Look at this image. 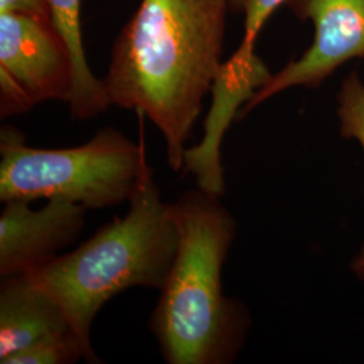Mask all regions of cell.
Listing matches in <instances>:
<instances>
[{"mask_svg":"<svg viewBox=\"0 0 364 364\" xmlns=\"http://www.w3.org/2000/svg\"><path fill=\"white\" fill-rule=\"evenodd\" d=\"M340 134L346 139H355L364 151V82L352 72L341 84L338 93ZM352 272L364 282V246L352 260Z\"/></svg>","mask_w":364,"mask_h":364,"instance_id":"8fae6325","label":"cell"},{"mask_svg":"<svg viewBox=\"0 0 364 364\" xmlns=\"http://www.w3.org/2000/svg\"><path fill=\"white\" fill-rule=\"evenodd\" d=\"M169 208L178 245L151 331L168 363H230L247 329L243 306L224 296L221 284L236 223L220 196L201 189L183 193Z\"/></svg>","mask_w":364,"mask_h":364,"instance_id":"7a4b0ae2","label":"cell"},{"mask_svg":"<svg viewBox=\"0 0 364 364\" xmlns=\"http://www.w3.org/2000/svg\"><path fill=\"white\" fill-rule=\"evenodd\" d=\"M52 23L65 41L73 61V88L68 102L72 117L88 120L100 115L109 107L105 81L92 73L88 65L82 28L81 0H48Z\"/></svg>","mask_w":364,"mask_h":364,"instance_id":"30bf717a","label":"cell"},{"mask_svg":"<svg viewBox=\"0 0 364 364\" xmlns=\"http://www.w3.org/2000/svg\"><path fill=\"white\" fill-rule=\"evenodd\" d=\"M129 203L124 218L102 227L75 251L28 272L63 305L88 363H100L91 343L99 311L130 287L161 290L176 257L177 227L149 164Z\"/></svg>","mask_w":364,"mask_h":364,"instance_id":"3957f363","label":"cell"},{"mask_svg":"<svg viewBox=\"0 0 364 364\" xmlns=\"http://www.w3.org/2000/svg\"><path fill=\"white\" fill-rule=\"evenodd\" d=\"M6 13L26 14L52 21L48 0H0V14Z\"/></svg>","mask_w":364,"mask_h":364,"instance_id":"5bb4252c","label":"cell"},{"mask_svg":"<svg viewBox=\"0 0 364 364\" xmlns=\"http://www.w3.org/2000/svg\"><path fill=\"white\" fill-rule=\"evenodd\" d=\"M80 359H85L82 346L73 332H66L16 352L1 364H69Z\"/></svg>","mask_w":364,"mask_h":364,"instance_id":"7c38bea8","label":"cell"},{"mask_svg":"<svg viewBox=\"0 0 364 364\" xmlns=\"http://www.w3.org/2000/svg\"><path fill=\"white\" fill-rule=\"evenodd\" d=\"M0 201L60 198L87 209L130 201L147 165L144 131L135 144L114 129L68 149H37L21 131L0 132Z\"/></svg>","mask_w":364,"mask_h":364,"instance_id":"277c9868","label":"cell"},{"mask_svg":"<svg viewBox=\"0 0 364 364\" xmlns=\"http://www.w3.org/2000/svg\"><path fill=\"white\" fill-rule=\"evenodd\" d=\"M285 1L287 0H248L245 9V37L240 45L254 48L262 27Z\"/></svg>","mask_w":364,"mask_h":364,"instance_id":"4fadbf2b","label":"cell"},{"mask_svg":"<svg viewBox=\"0 0 364 364\" xmlns=\"http://www.w3.org/2000/svg\"><path fill=\"white\" fill-rule=\"evenodd\" d=\"M66 332H73V329L63 305L31 274L3 278L0 287V363L38 341Z\"/></svg>","mask_w":364,"mask_h":364,"instance_id":"9c48e42d","label":"cell"},{"mask_svg":"<svg viewBox=\"0 0 364 364\" xmlns=\"http://www.w3.org/2000/svg\"><path fill=\"white\" fill-rule=\"evenodd\" d=\"M270 77L272 73L254 48L240 45L234 55L223 63L210 91L212 105L205 120L204 138L201 144L186 149L183 156V166L195 176L198 189L212 195L224 193L220 161L223 135L252 95Z\"/></svg>","mask_w":364,"mask_h":364,"instance_id":"ba28073f","label":"cell"},{"mask_svg":"<svg viewBox=\"0 0 364 364\" xmlns=\"http://www.w3.org/2000/svg\"><path fill=\"white\" fill-rule=\"evenodd\" d=\"M248 0H228L230 9L234 13H245V9L247 6Z\"/></svg>","mask_w":364,"mask_h":364,"instance_id":"9a60e30c","label":"cell"},{"mask_svg":"<svg viewBox=\"0 0 364 364\" xmlns=\"http://www.w3.org/2000/svg\"><path fill=\"white\" fill-rule=\"evenodd\" d=\"M73 61L52 21L26 14H0V115H21L34 105L68 103Z\"/></svg>","mask_w":364,"mask_h":364,"instance_id":"5b68a950","label":"cell"},{"mask_svg":"<svg viewBox=\"0 0 364 364\" xmlns=\"http://www.w3.org/2000/svg\"><path fill=\"white\" fill-rule=\"evenodd\" d=\"M287 4L301 21L312 22V45L272 75L239 111L237 119L290 88L316 90L340 66L364 58V0H287Z\"/></svg>","mask_w":364,"mask_h":364,"instance_id":"8992f818","label":"cell"},{"mask_svg":"<svg viewBox=\"0 0 364 364\" xmlns=\"http://www.w3.org/2000/svg\"><path fill=\"white\" fill-rule=\"evenodd\" d=\"M228 10V0H142L112 48L103 78L109 105L156 126L177 171L220 73Z\"/></svg>","mask_w":364,"mask_h":364,"instance_id":"6da1fadb","label":"cell"},{"mask_svg":"<svg viewBox=\"0 0 364 364\" xmlns=\"http://www.w3.org/2000/svg\"><path fill=\"white\" fill-rule=\"evenodd\" d=\"M0 215V275L28 273L57 257L77 239L85 225L82 205L53 198L43 208L30 201L4 203Z\"/></svg>","mask_w":364,"mask_h":364,"instance_id":"52a82bcc","label":"cell"}]
</instances>
